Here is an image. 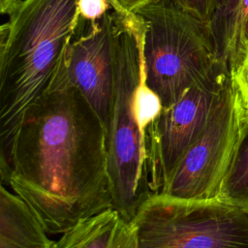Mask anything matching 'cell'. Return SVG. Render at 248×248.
Segmentation results:
<instances>
[{
    "label": "cell",
    "mask_w": 248,
    "mask_h": 248,
    "mask_svg": "<svg viewBox=\"0 0 248 248\" xmlns=\"http://www.w3.org/2000/svg\"><path fill=\"white\" fill-rule=\"evenodd\" d=\"M0 172L1 183L28 203L48 233L112 208L105 125L70 84L63 63L1 153Z\"/></svg>",
    "instance_id": "obj_1"
},
{
    "label": "cell",
    "mask_w": 248,
    "mask_h": 248,
    "mask_svg": "<svg viewBox=\"0 0 248 248\" xmlns=\"http://www.w3.org/2000/svg\"><path fill=\"white\" fill-rule=\"evenodd\" d=\"M115 13L116 83L106 129L107 159L112 208L131 221L139 206L157 194L151 128L163 107L145 82L140 18Z\"/></svg>",
    "instance_id": "obj_2"
},
{
    "label": "cell",
    "mask_w": 248,
    "mask_h": 248,
    "mask_svg": "<svg viewBox=\"0 0 248 248\" xmlns=\"http://www.w3.org/2000/svg\"><path fill=\"white\" fill-rule=\"evenodd\" d=\"M78 20V0H24L1 25V153L56 76Z\"/></svg>",
    "instance_id": "obj_3"
},
{
    "label": "cell",
    "mask_w": 248,
    "mask_h": 248,
    "mask_svg": "<svg viewBox=\"0 0 248 248\" xmlns=\"http://www.w3.org/2000/svg\"><path fill=\"white\" fill-rule=\"evenodd\" d=\"M135 15L142 26L145 82L166 108L220 67L207 22L175 0H154Z\"/></svg>",
    "instance_id": "obj_4"
},
{
    "label": "cell",
    "mask_w": 248,
    "mask_h": 248,
    "mask_svg": "<svg viewBox=\"0 0 248 248\" xmlns=\"http://www.w3.org/2000/svg\"><path fill=\"white\" fill-rule=\"evenodd\" d=\"M130 222L135 248H248V206L222 198L155 194Z\"/></svg>",
    "instance_id": "obj_5"
},
{
    "label": "cell",
    "mask_w": 248,
    "mask_h": 248,
    "mask_svg": "<svg viewBox=\"0 0 248 248\" xmlns=\"http://www.w3.org/2000/svg\"><path fill=\"white\" fill-rule=\"evenodd\" d=\"M241 119V109L232 90L185 151L159 194L184 200L219 198Z\"/></svg>",
    "instance_id": "obj_6"
},
{
    "label": "cell",
    "mask_w": 248,
    "mask_h": 248,
    "mask_svg": "<svg viewBox=\"0 0 248 248\" xmlns=\"http://www.w3.org/2000/svg\"><path fill=\"white\" fill-rule=\"evenodd\" d=\"M232 90L230 71L222 66L207 79L188 89L176 102L162 108L151 128L157 194Z\"/></svg>",
    "instance_id": "obj_7"
},
{
    "label": "cell",
    "mask_w": 248,
    "mask_h": 248,
    "mask_svg": "<svg viewBox=\"0 0 248 248\" xmlns=\"http://www.w3.org/2000/svg\"><path fill=\"white\" fill-rule=\"evenodd\" d=\"M116 64L117 19L113 7L95 22L78 20L64 57V72L106 129L114 100Z\"/></svg>",
    "instance_id": "obj_8"
},
{
    "label": "cell",
    "mask_w": 248,
    "mask_h": 248,
    "mask_svg": "<svg viewBox=\"0 0 248 248\" xmlns=\"http://www.w3.org/2000/svg\"><path fill=\"white\" fill-rule=\"evenodd\" d=\"M47 233L28 203L1 183L0 248H52Z\"/></svg>",
    "instance_id": "obj_9"
},
{
    "label": "cell",
    "mask_w": 248,
    "mask_h": 248,
    "mask_svg": "<svg viewBox=\"0 0 248 248\" xmlns=\"http://www.w3.org/2000/svg\"><path fill=\"white\" fill-rule=\"evenodd\" d=\"M130 221L113 208L104 210L74 226L52 248H135Z\"/></svg>",
    "instance_id": "obj_10"
},
{
    "label": "cell",
    "mask_w": 248,
    "mask_h": 248,
    "mask_svg": "<svg viewBox=\"0 0 248 248\" xmlns=\"http://www.w3.org/2000/svg\"><path fill=\"white\" fill-rule=\"evenodd\" d=\"M248 16V0H217L208 22L217 59L230 71L245 49L241 31Z\"/></svg>",
    "instance_id": "obj_11"
},
{
    "label": "cell",
    "mask_w": 248,
    "mask_h": 248,
    "mask_svg": "<svg viewBox=\"0 0 248 248\" xmlns=\"http://www.w3.org/2000/svg\"><path fill=\"white\" fill-rule=\"evenodd\" d=\"M219 198L248 206V113H242L237 142Z\"/></svg>",
    "instance_id": "obj_12"
},
{
    "label": "cell",
    "mask_w": 248,
    "mask_h": 248,
    "mask_svg": "<svg viewBox=\"0 0 248 248\" xmlns=\"http://www.w3.org/2000/svg\"><path fill=\"white\" fill-rule=\"evenodd\" d=\"M232 88L242 113H248V48L230 70Z\"/></svg>",
    "instance_id": "obj_13"
},
{
    "label": "cell",
    "mask_w": 248,
    "mask_h": 248,
    "mask_svg": "<svg viewBox=\"0 0 248 248\" xmlns=\"http://www.w3.org/2000/svg\"><path fill=\"white\" fill-rule=\"evenodd\" d=\"M111 9L109 0H78L79 20L85 23L99 20Z\"/></svg>",
    "instance_id": "obj_14"
},
{
    "label": "cell",
    "mask_w": 248,
    "mask_h": 248,
    "mask_svg": "<svg viewBox=\"0 0 248 248\" xmlns=\"http://www.w3.org/2000/svg\"><path fill=\"white\" fill-rule=\"evenodd\" d=\"M185 10L204 22H209L217 0H175Z\"/></svg>",
    "instance_id": "obj_15"
},
{
    "label": "cell",
    "mask_w": 248,
    "mask_h": 248,
    "mask_svg": "<svg viewBox=\"0 0 248 248\" xmlns=\"http://www.w3.org/2000/svg\"><path fill=\"white\" fill-rule=\"evenodd\" d=\"M111 6L119 11L128 14H135L142 7L153 2L154 0H109Z\"/></svg>",
    "instance_id": "obj_16"
},
{
    "label": "cell",
    "mask_w": 248,
    "mask_h": 248,
    "mask_svg": "<svg viewBox=\"0 0 248 248\" xmlns=\"http://www.w3.org/2000/svg\"><path fill=\"white\" fill-rule=\"evenodd\" d=\"M24 0H0V12L3 15L11 16Z\"/></svg>",
    "instance_id": "obj_17"
},
{
    "label": "cell",
    "mask_w": 248,
    "mask_h": 248,
    "mask_svg": "<svg viewBox=\"0 0 248 248\" xmlns=\"http://www.w3.org/2000/svg\"><path fill=\"white\" fill-rule=\"evenodd\" d=\"M241 40L245 48H248V16L243 24L241 31Z\"/></svg>",
    "instance_id": "obj_18"
}]
</instances>
